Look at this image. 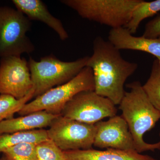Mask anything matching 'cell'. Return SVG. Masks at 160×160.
Listing matches in <instances>:
<instances>
[{
	"instance_id": "obj_6",
	"label": "cell",
	"mask_w": 160,
	"mask_h": 160,
	"mask_svg": "<svg viewBox=\"0 0 160 160\" xmlns=\"http://www.w3.org/2000/svg\"><path fill=\"white\" fill-rule=\"evenodd\" d=\"M31 21L17 9L0 7V58L30 53L35 46L26 35Z\"/></svg>"
},
{
	"instance_id": "obj_7",
	"label": "cell",
	"mask_w": 160,
	"mask_h": 160,
	"mask_svg": "<svg viewBox=\"0 0 160 160\" xmlns=\"http://www.w3.org/2000/svg\"><path fill=\"white\" fill-rule=\"evenodd\" d=\"M47 131L48 138L63 151L86 150L92 148L96 127L60 115Z\"/></svg>"
},
{
	"instance_id": "obj_9",
	"label": "cell",
	"mask_w": 160,
	"mask_h": 160,
	"mask_svg": "<svg viewBox=\"0 0 160 160\" xmlns=\"http://www.w3.org/2000/svg\"><path fill=\"white\" fill-rule=\"evenodd\" d=\"M33 89L26 58L13 56L1 58L0 94L8 95L19 100Z\"/></svg>"
},
{
	"instance_id": "obj_18",
	"label": "cell",
	"mask_w": 160,
	"mask_h": 160,
	"mask_svg": "<svg viewBox=\"0 0 160 160\" xmlns=\"http://www.w3.org/2000/svg\"><path fill=\"white\" fill-rule=\"evenodd\" d=\"M142 87L152 104L160 112V63L156 59L152 63L149 78Z\"/></svg>"
},
{
	"instance_id": "obj_22",
	"label": "cell",
	"mask_w": 160,
	"mask_h": 160,
	"mask_svg": "<svg viewBox=\"0 0 160 160\" xmlns=\"http://www.w3.org/2000/svg\"><path fill=\"white\" fill-rule=\"evenodd\" d=\"M0 160H8V159H7V158L6 157V156L4 155V156H3L2 157V158H0Z\"/></svg>"
},
{
	"instance_id": "obj_4",
	"label": "cell",
	"mask_w": 160,
	"mask_h": 160,
	"mask_svg": "<svg viewBox=\"0 0 160 160\" xmlns=\"http://www.w3.org/2000/svg\"><path fill=\"white\" fill-rule=\"evenodd\" d=\"M89 56L72 62H63L53 55L42 58L40 61L30 58L28 66L34 92L33 98L72 79L86 67Z\"/></svg>"
},
{
	"instance_id": "obj_16",
	"label": "cell",
	"mask_w": 160,
	"mask_h": 160,
	"mask_svg": "<svg viewBox=\"0 0 160 160\" xmlns=\"http://www.w3.org/2000/svg\"><path fill=\"white\" fill-rule=\"evenodd\" d=\"M160 11V0L152 2L142 1L133 10L131 19L125 27L132 34L137 31L142 21L153 16Z\"/></svg>"
},
{
	"instance_id": "obj_12",
	"label": "cell",
	"mask_w": 160,
	"mask_h": 160,
	"mask_svg": "<svg viewBox=\"0 0 160 160\" xmlns=\"http://www.w3.org/2000/svg\"><path fill=\"white\" fill-rule=\"evenodd\" d=\"M12 2L29 20L40 21L53 29L58 35L60 38L65 41L69 35L58 19L49 12L47 6L40 0H12Z\"/></svg>"
},
{
	"instance_id": "obj_2",
	"label": "cell",
	"mask_w": 160,
	"mask_h": 160,
	"mask_svg": "<svg viewBox=\"0 0 160 160\" xmlns=\"http://www.w3.org/2000/svg\"><path fill=\"white\" fill-rule=\"evenodd\" d=\"M127 86L129 91L125 92L119 109L133 138L136 151L141 153L160 150V141L149 143L144 140V135L160 120V112L152 104L140 82L135 81Z\"/></svg>"
},
{
	"instance_id": "obj_11",
	"label": "cell",
	"mask_w": 160,
	"mask_h": 160,
	"mask_svg": "<svg viewBox=\"0 0 160 160\" xmlns=\"http://www.w3.org/2000/svg\"><path fill=\"white\" fill-rule=\"evenodd\" d=\"M108 41L119 50H136L154 56L160 63V36L154 38L134 36L125 27L111 29Z\"/></svg>"
},
{
	"instance_id": "obj_21",
	"label": "cell",
	"mask_w": 160,
	"mask_h": 160,
	"mask_svg": "<svg viewBox=\"0 0 160 160\" xmlns=\"http://www.w3.org/2000/svg\"><path fill=\"white\" fill-rule=\"evenodd\" d=\"M142 36L150 38L160 36V14L147 22Z\"/></svg>"
},
{
	"instance_id": "obj_1",
	"label": "cell",
	"mask_w": 160,
	"mask_h": 160,
	"mask_svg": "<svg viewBox=\"0 0 160 160\" xmlns=\"http://www.w3.org/2000/svg\"><path fill=\"white\" fill-rule=\"evenodd\" d=\"M93 72L94 91L119 105L125 93L127 79L138 69L137 63L124 59L120 50L109 41L97 37L93 42V53L86 66Z\"/></svg>"
},
{
	"instance_id": "obj_15",
	"label": "cell",
	"mask_w": 160,
	"mask_h": 160,
	"mask_svg": "<svg viewBox=\"0 0 160 160\" xmlns=\"http://www.w3.org/2000/svg\"><path fill=\"white\" fill-rule=\"evenodd\" d=\"M48 138L47 130L44 129L0 134V152L19 143L37 144Z\"/></svg>"
},
{
	"instance_id": "obj_8",
	"label": "cell",
	"mask_w": 160,
	"mask_h": 160,
	"mask_svg": "<svg viewBox=\"0 0 160 160\" xmlns=\"http://www.w3.org/2000/svg\"><path fill=\"white\" fill-rule=\"evenodd\" d=\"M117 108L112 102L94 91L80 92L65 105L61 115L88 124L117 115Z\"/></svg>"
},
{
	"instance_id": "obj_3",
	"label": "cell",
	"mask_w": 160,
	"mask_h": 160,
	"mask_svg": "<svg viewBox=\"0 0 160 160\" xmlns=\"http://www.w3.org/2000/svg\"><path fill=\"white\" fill-rule=\"evenodd\" d=\"M143 0H62L82 18L116 29L125 27Z\"/></svg>"
},
{
	"instance_id": "obj_17",
	"label": "cell",
	"mask_w": 160,
	"mask_h": 160,
	"mask_svg": "<svg viewBox=\"0 0 160 160\" xmlns=\"http://www.w3.org/2000/svg\"><path fill=\"white\" fill-rule=\"evenodd\" d=\"M34 89L25 97L18 100L8 95H0V124L4 120L13 118L23 106L33 98Z\"/></svg>"
},
{
	"instance_id": "obj_13",
	"label": "cell",
	"mask_w": 160,
	"mask_h": 160,
	"mask_svg": "<svg viewBox=\"0 0 160 160\" xmlns=\"http://www.w3.org/2000/svg\"><path fill=\"white\" fill-rule=\"evenodd\" d=\"M59 115L40 111L5 120L0 124V134L32 131L49 127L52 121Z\"/></svg>"
},
{
	"instance_id": "obj_14",
	"label": "cell",
	"mask_w": 160,
	"mask_h": 160,
	"mask_svg": "<svg viewBox=\"0 0 160 160\" xmlns=\"http://www.w3.org/2000/svg\"><path fill=\"white\" fill-rule=\"evenodd\" d=\"M66 160H158L136 151L92 149L64 151Z\"/></svg>"
},
{
	"instance_id": "obj_5",
	"label": "cell",
	"mask_w": 160,
	"mask_h": 160,
	"mask_svg": "<svg viewBox=\"0 0 160 160\" xmlns=\"http://www.w3.org/2000/svg\"><path fill=\"white\" fill-rule=\"evenodd\" d=\"M93 72L86 66L74 78L62 85L49 89L25 104L18 113L21 116L35 112L46 111L61 115L65 105L76 95L84 91H94Z\"/></svg>"
},
{
	"instance_id": "obj_20",
	"label": "cell",
	"mask_w": 160,
	"mask_h": 160,
	"mask_svg": "<svg viewBox=\"0 0 160 160\" xmlns=\"http://www.w3.org/2000/svg\"><path fill=\"white\" fill-rule=\"evenodd\" d=\"M37 160H66L64 151L48 138L36 145Z\"/></svg>"
},
{
	"instance_id": "obj_19",
	"label": "cell",
	"mask_w": 160,
	"mask_h": 160,
	"mask_svg": "<svg viewBox=\"0 0 160 160\" xmlns=\"http://www.w3.org/2000/svg\"><path fill=\"white\" fill-rule=\"evenodd\" d=\"M36 145L32 143H19L6 149L3 153L9 160H37Z\"/></svg>"
},
{
	"instance_id": "obj_10",
	"label": "cell",
	"mask_w": 160,
	"mask_h": 160,
	"mask_svg": "<svg viewBox=\"0 0 160 160\" xmlns=\"http://www.w3.org/2000/svg\"><path fill=\"white\" fill-rule=\"evenodd\" d=\"M95 125L93 146L100 149L136 151L133 138L122 116H115L107 121H101Z\"/></svg>"
}]
</instances>
